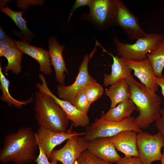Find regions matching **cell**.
I'll list each match as a JSON object with an SVG mask.
<instances>
[{"instance_id":"ba28073f","label":"cell","mask_w":164,"mask_h":164,"mask_svg":"<svg viewBox=\"0 0 164 164\" xmlns=\"http://www.w3.org/2000/svg\"><path fill=\"white\" fill-rule=\"evenodd\" d=\"M95 49L89 56L85 55L83 60L79 68V71L74 82L71 85L65 86L59 84L57 87L58 97L68 101L72 104L77 95L88 84L96 81L89 74L88 70V63Z\"/></svg>"},{"instance_id":"f1b7e54d","label":"cell","mask_w":164,"mask_h":164,"mask_svg":"<svg viewBox=\"0 0 164 164\" xmlns=\"http://www.w3.org/2000/svg\"><path fill=\"white\" fill-rule=\"evenodd\" d=\"M39 154L35 161L37 164H57L58 161L53 160L50 162L49 159L41 148L39 146Z\"/></svg>"},{"instance_id":"52a82bcc","label":"cell","mask_w":164,"mask_h":164,"mask_svg":"<svg viewBox=\"0 0 164 164\" xmlns=\"http://www.w3.org/2000/svg\"><path fill=\"white\" fill-rule=\"evenodd\" d=\"M137 146L139 157L143 164H151L154 161L161 160L164 138L159 132L152 135L142 132L137 135Z\"/></svg>"},{"instance_id":"9c48e42d","label":"cell","mask_w":164,"mask_h":164,"mask_svg":"<svg viewBox=\"0 0 164 164\" xmlns=\"http://www.w3.org/2000/svg\"><path fill=\"white\" fill-rule=\"evenodd\" d=\"M88 144L83 135H75L67 140L61 149L53 150L49 159L56 160L63 164H74L82 153L87 150Z\"/></svg>"},{"instance_id":"e0dca14e","label":"cell","mask_w":164,"mask_h":164,"mask_svg":"<svg viewBox=\"0 0 164 164\" xmlns=\"http://www.w3.org/2000/svg\"><path fill=\"white\" fill-rule=\"evenodd\" d=\"M14 41L15 46L22 53L30 56L37 61L41 72L46 75L51 74V64L49 51L32 46L25 40Z\"/></svg>"},{"instance_id":"83f0119b","label":"cell","mask_w":164,"mask_h":164,"mask_svg":"<svg viewBox=\"0 0 164 164\" xmlns=\"http://www.w3.org/2000/svg\"><path fill=\"white\" fill-rule=\"evenodd\" d=\"M15 45L14 40L10 38L0 40V56H3L5 53L11 47Z\"/></svg>"},{"instance_id":"4316f807","label":"cell","mask_w":164,"mask_h":164,"mask_svg":"<svg viewBox=\"0 0 164 164\" xmlns=\"http://www.w3.org/2000/svg\"><path fill=\"white\" fill-rule=\"evenodd\" d=\"M72 104L78 110L86 114H87L91 105L83 90L78 92Z\"/></svg>"},{"instance_id":"7c38bea8","label":"cell","mask_w":164,"mask_h":164,"mask_svg":"<svg viewBox=\"0 0 164 164\" xmlns=\"http://www.w3.org/2000/svg\"><path fill=\"white\" fill-rule=\"evenodd\" d=\"M117 13L115 25L121 27L128 38L137 39L147 33L141 28L136 17L119 0H116Z\"/></svg>"},{"instance_id":"30bf717a","label":"cell","mask_w":164,"mask_h":164,"mask_svg":"<svg viewBox=\"0 0 164 164\" xmlns=\"http://www.w3.org/2000/svg\"><path fill=\"white\" fill-rule=\"evenodd\" d=\"M39 77L42 83H38L36 84L39 91L49 95L53 98L63 109L67 118L73 122L74 127H86L89 125L90 119L87 114L80 111L70 102L57 97L49 88L46 79L43 75L40 74Z\"/></svg>"},{"instance_id":"ffe728a7","label":"cell","mask_w":164,"mask_h":164,"mask_svg":"<svg viewBox=\"0 0 164 164\" xmlns=\"http://www.w3.org/2000/svg\"><path fill=\"white\" fill-rule=\"evenodd\" d=\"M131 94L130 87L125 80L111 85L105 92V94L110 99L111 108L130 99Z\"/></svg>"},{"instance_id":"44dd1931","label":"cell","mask_w":164,"mask_h":164,"mask_svg":"<svg viewBox=\"0 0 164 164\" xmlns=\"http://www.w3.org/2000/svg\"><path fill=\"white\" fill-rule=\"evenodd\" d=\"M152 64L154 74L157 77L163 76L164 68V39L155 49L147 55Z\"/></svg>"},{"instance_id":"603a6c76","label":"cell","mask_w":164,"mask_h":164,"mask_svg":"<svg viewBox=\"0 0 164 164\" xmlns=\"http://www.w3.org/2000/svg\"><path fill=\"white\" fill-rule=\"evenodd\" d=\"M3 56L8 60V64L4 67L5 74L7 75L9 70L15 75L21 72L22 53L15 45L10 48Z\"/></svg>"},{"instance_id":"f546056e","label":"cell","mask_w":164,"mask_h":164,"mask_svg":"<svg viewBox=\"0 0 164 164\" xmlns=\"http://www.w3.org/2000/svg\"><path fill=\"white\" fill-rule=\"evenodd\" d=\"M115 164H143V163L139 157L125 156Z\"/></svg>"},{"instance_id":"d4e9b609","label":"cell","mask_w":164,"mask_h":164,"mask_svg":"<svg viewBox=\"0 0 164 164\" xmlns=\"http://www.w3.org/2000/svg\"><path fill=\"white\" fill-rule=\"evenodd\" d=\"M83 90L90 105L101 97L104 91L102 86L96 81L88 84Z\"/></svg>"},{"instance_id":"8fae6325","label":"cell","mask_w":164,"mask_h":164,"mask_svg":"<svg viewBox=\"0 0 164 164\" xmlns=\"http://www.w3.org/2000/svg\"><path fill=\"white\" fill-rule=\"evenodd\" d=\"M73 125V124L70 129L66 132H55L44 128L39 127L37 132L35 133L38 146L42 149L48 159L56 146L75 135H83L85 134V132H72Z\"/></svg>"},{"instance_id":"2e32d148","label":"cell","mask_w":164,"mask_h":164,"mask_svg":"<svg viewBox=\"0 0 164 164\" xmlns=\"http://www.w3.org/2000/svg\"><path fill=\"white\" fill-rule=\"evenodd\" d=\"M49 54L51 63L55 71V78L60 84H64L66 77L65 73H68L62 53L64 46L58 42L56 38L48 39Z\"/></svg>"},{"instance_id":"836d02e7","label":"cell","mask_w":164,"mask_h":164,"mask_svg":"<svg viewBox=\"0 0 164 164\" xmlns=\"http://www.w3.org/2000/svg\"><path fill=\"white\" fill-rule=\"evenodd\" d=\"M10 38L2 29L0 26V40H2Z\"/></svg>"},{"instance_id":"4fadbf2b","label":"cell","mask_w":164,"mask_h":164,"mask_svg":"<svg viewBox=\"0 0 164 164\" xmlns=\"http://www.w3.org/2000/svg\"><path fill=\"white\" fill-rule=\"evenodd\" d=\"M109 137H100L88 142L87 150L104 160L116 163L122 158Z\"/></svg>"},{"instance_id":"d6a6232c","label":"cell","mask_w":164,"mask_h":164,"mask_svg":"<svg viewBox=\"0 0 164 164\" xmlns=\"http://www.w3.org/2000/svg\"><path fill=\"white\" fill-rule=\"evenodd\" d=\"M155 80L157 84L161 87V93L164 97V76L161 77H156Z\"/></svg>"},{"instance_id":"7a4b0ae2","label":"cell","mask_w":164,"mask_h":164,"mask_svg":"<svg viewBox=\"0 0 164 164\" xmlns=\"http://www.w3.org/2000/svg\"><path fill=\"white\" fill-rule=\"evenodd\" d=\"M125 80L130 88V99L139 112L135 124L140 129H145L160 117L161 98L155 91L136 80L132 74Z\"/></svg>"},{"instance_id":"7402d4cb","label":"cell","mask_w":164,"mask_h":164,"mask_svg":"<svg viewBox=\"0 0 164 164\" xmlns=\"http://www.w3.org/2000/svg\"><path fill=\"white\" fill-rule=\"evenodd\" d=\"M0 88L2 92L0 99L3 101L6 102L8 106L12 107L21 108L22 105L26 104L32 101V98L24 101H20L14 98L11 95L9 91L10 81L5 76L2 71V68L0 66Z\"/></svg>"},{"instance_id":"d590c367","label":"cell","mask_w":164,"mask_h":164,"mask_svg":"<svg viewBox=\"0 0 164 164\" xmlns=\"http://www.w3.org/2000/svg\"></svg>"},{"instance_id":"1f68e13d","label":"cell","mask_w":164,"mask_h":164,"mask_svg":"<svg viewBox=\"0 0 164 164\" xmlns=\"http://www.w3.org/2000/svg\"><path fill=\"white\" fill-rule=\"evenodd\" d=\"M93 0H76L73 5L71 10L69 17V20L70 19L73 12L78 8L81 6H89Z\"/></svg>"},{"instance_id":"cb8c5ba5","label":"cell","mask_w":164,"mask_h":164,"mask_svg":"<svg viewBox=\"0 0 164 164\" xmlns=\"http://www.w3.org/2000/svg\"><path fill=\"white\" fill-rule=\"evenodd\" d=\"M5 1H1L0 10L9 16L14 22L16 26L20 29L21 32L23 34L30 39L32 34L29 29L26 25V22L25 19L23 18L22 14L25 11L20 12H15L11 10L5 4Z\"/></svg>"},{"instance_id":"8992f818","label":"cell","mask_w":164,"mask_h":164,"mask_svg":"<svg viewBox=\"0 0 164 164\" xmlns=\"http://www.w3.org/2000/svg\"><path fill=\"white\" fill-rule=\"evenodd\" d=\"M88 6L90 12L85 16L97 27L106 29L115 25L116 0H93Z\"/></svg>"},{"instance_id":"6da1fadb","label":"cell","mask_w":164,"mask_h":164,"mask_svg":"<svg viewBox=\"0 0 164 164\" xmlns=\"http://www.w3.org/2000/svg\"><path fill=\"white\" fill-rule=\"evenodd\" d=\"M39 146L35 133L28 127L10 133L4 138L0 151V162L6 164L12 162L15 164H28L36 158L35 153Z\"/></svg>"},{"instance_id":"5b68a950","label":"cell","mask_w":164,"mask_h":164,"mask_svg":"<svg viewBox=\"0 0 164 164\" xmlns=\"http://www.w3.org/2000/svg\"><path fill=\"white\" fill-rule=\"evenodd\" d=\"M135 118L131 117L120 122L96 119L91 125L86 127L83 137L86 141L89 142L98 138H109L125 130H131L138 133L142 132V130L135 124Z\"/></svg>"},{"instance_id":"9a60e30c","label":"cell","mask_w":164,"mask_h":164,"mask_svg":"<svg viewBox=\"0 0 164 164\" xmlns=\"http://www.w3.org/2000/svg\"><path fill=\"white\" fill-rule=\"evenodd\" d=\"M96 43L97 46H100L104 52L108 53L113 58L111 73H106L104 75L103 83L105 86H111L121 80H125L132 74V70L129 67L126 60L121 57L114 55L108 52L97 41Z\"/></svg>"},{"instance_id":"e575fe53","label":"cell","mask_w":164,"mask_h":164,"mask_svg":"<svg viewBox=\"0 0 164 164\" xmlns=\"http://www.w3.org/2000/svg\"><path fill=\"white\" fill-rule=\"evenodd\" d=\"M161 162V164H164V146L163 147V152L162 154V156L160 160Z\"/></svg>"},{"instance_id":"484cf974","label":"cell","mask_w":164,"mask_h":164,"mask_svg":"<svg viewBox=\"0 0 164 164\" xmlns=\"http://www.w3.org/2000/svg\"><path fill=\"white\" fill-rule=\"evenodd\" d=\"M74 164H113L111 162L99 158L87 150L83 152Z\"/></svg>"},{"instance_id":"5bb4252c","label":"cell","mask_w":164,"mask_h":164,"mask_svg":"<svg viewBox=\"0 0 164 164\" xmlns=\"http://www.w3.org/2000/svg\"><path fill=\"white\" fill-rule=\"evenodd\" d=\"M129 68L134 71V75L141 82L155 92L158 90L159 86L155 82L156 77L149 60L147 58L141 61H127Z\"/></svg>"},{"instance_id":"277c9868","label":"cell","mask_w":164,"mask_h":164,"mask_svg":"<svg viewBox=\"0 0 164 164\" xmlns=\"http://www.w3.org/2000/svg\"><path fill=\"white\" fill-rule=\"evenodd\" d=\"M164 39V35L157 33H147L137 39L134 43H123L114 38L118 56L126 61H141L147 58L148 53L155 49Z\"/></svg>"},{"instance_id":"d6986e66","label":"cell","mask_w":164,"mask_h":164,"mask_svg":"<svg viewBox=\"0 0 164 164\" xmlns=\"http://www.w3.org/2000/svg\"><path fill=\"white\" fill-rule=\"evenodd\" d=\"M134 110L137 111L136 107L132 100L129 99L114 107L110 108L107 112L102 114L100 118L108 121H121L130 117Z\"/></svg>"},{"instance_id":"3957f363","label":"cell","mask_w":164,"mask_h":164,"mask_svg":"<svg viewBox=\"0 0 164 164\" xmlns=\"http://www.w3.org/2000/svg\"><path fill=\"white\" fill-rule=\"evenodd\" d=\"M35 117L39 127L55 132H66L69 120L62 108L49 95L35 93Z\"/></svg>"},{"instance_id":"4dcf8cb0","label":"cell","mask_w":164,"mask_h":164,"mask_svg":"<svg viewBox=\"0 0 164 164\" xmlns=\"http://www.w3.org/2000/svg\"><path fill=\"white\" fill-rule=\"evenodd\" d=\"M155 126L164 138V108L161 110L160 116L155 121Z\"/></svg>"},{"instance_id":"ac0fdd59","label":"cell","mask_w":164,"mask_h":164,"mask_svg":"<svg viewBox=\"0 0 164 164\" xmlns=\"http://www.w3.org/2000/svg\"><path fill=\"white\" fill-rule=\"evenodd\" d=\"M131 130H125L109 138L117 150L126 157H139L137 146V134Z\"/></svg>"}]
</instances>
